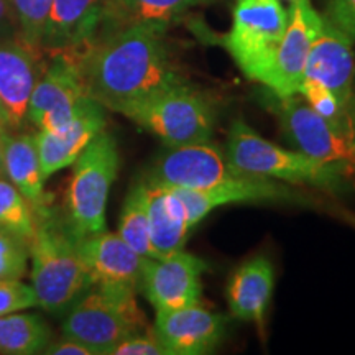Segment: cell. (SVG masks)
Wrapping results in <instances>:
<instances>
[{
    "instance_id": "6da1fadb",
    "label": "cell",
    "mask_w": 355,
    "mask_h": 355,
    "mask_svg": "<svg viewBox=\"0 0 355 355\" xmlns=\"http://www.w3.org/2000/svg\"><path fill=\"white\" fill-rule=\"evenodd\" d=\"M73 58L86 94L122 115L184 81L165 43V30L155 26L135 25L102 33Z\"/></svg>"
},
{
    "instance_id": "7a4b0ae2",
    "label": "cell",
    "mask_w": 355,
    "mask_h": 355,
    "mask_svg": "<svg viewBox=\"0 0 355 355\" xmlns=\"http://www.w3.org/2000/svg\"><path fill=\"white\" fill-rule=\"evenodd\" d=\"M38 212L37 230L28 243L32 288L38 306L48 313L61 314L94 282L78 248V239L68 224L56 222L50 212L44 211V206Z\"/></svg>"
},
{
    "instance_id": "3957f363",
    "label": "cell",
    "mask_w": 355,
    "mask_h": 355,
    "mask_svg": "<svg viewBox=\"0 0 355 355\" xmlns=\"http://www.w3.org/2000/svg\"><path fill=\"white\" fill-rule=\"evenodd\" d=\"M61 329L63 336L81 340L96 355H109L122 340L150 327L135 291L92 285L66 311Z\"/></svg>"
},
{
    "instance_id": "277c9868",
    "label": "cell",
    "mask_w": 355,
    "mask_h": 355,
    "mask_svg": "<svg viewBox=\"0 0 355 355\" xmlns=\"http://www.w3.org/2000/svg\"><path fill=\"white\" fill-rule=\"evenodd\" d=\"M225 153L239 171L265 180L336 189L345 175L340 168L316 162L298 150L293 152L272 144L242 119L230 125Z\"/></svg>"
},
{
    "instance_id": "5b68a950",
    "label": "cell",
    "mask_w": 355,
    "mask_h": 355,
    "mask_svg": "<svg viewBox=\"0 0 355 355\" xmlns=\"http://www.w3.org/2000/svg\"><path fill=\"white\" fill-rule=\"evenodd\" d=\"M117 141L102 130L73 163L66 224L81 239L105 230V207L119 171Z\"/></svg>"
},
{
    "instance_id": "8992f818",
    "label": "cell",
    "mask_w": 355,
    "mask_h": 355,
    "mask_svg": "<svg viewBox=\"0 0 355 355\" xmlns=\"http://www.w3.org/2000/svg\"><path fill=\"white\" fill-rule=\"evenodd\" d=\"M286 24L279 0H235L224 46L248 79L266 86Z\"/></svg>"
},
{
    "instance_id": "52a82bcc",
    "label": "cell",
    "mask_w": 355,
    "mask_h": 355,
    "mask_svg": "<svg viewBox=\"0 0 355 355\" xmlns=\"http://www.w3.org/2000/svg\"><path fill=\"white\" fill-rule=\"evenodd\" d=\"M125 117L157 135L166 146L202 144L214 133L211 104L186 81L141 102Z\"/></svg>"
},
{
    "instance_id": "ba28073f",
    "label": "cell",
    "mask_w": 355,
    "mask_h": 355,
    "mask_svg": "<svg viewBox=\"0 0 355 355\" xmlns=\"http://www.w3.org/2000/svg\"><path fill=\"white\" fill-rule=\"evenodd\" d=\"M273 96L279 125L285 137L298 152L316 162L337 166L345 173L355 170L352 140L340 135L306 102L301 94L286 97Z\"/></svg>"
},
{
    "instance_id": "9c48e42d",
    "label": "cell",
    "mask_w": 355,
    "mask_h": 355,
    "mask_svg": "<svg viewBox=\"0 0 355 355\" xmlns=\"http://www.w3.org/2000/svg\"><path fill=\"white\" fill-rule=\"evenodd\" d=\"M250 175L239 171L212 141L166 146L146 173L145 183L165 189H204Z\"/></svg>"
},
{
    "instance_id": "30bf717a",
    "label": "cell",
    "mask_w": 355,
    "mask_h": 355,
    "mask_svg": "<svg viewBox=\"0 0 355 355\" xmlns=\"http://www.w3.org/2000/svg\"><path fill=\"white\" fill-rule=\"evenodd\" d=\"M86 97L76 60L58 53L35 86L26 121L38 130L61 132L69 125Z\"/></svg>"
},
{
    "instance_id": "8fae6325",
    "label": "cell",
    "mask_w": 355,
    "mask_h": 355,
    "mask_svg": "<svg viewBox=\"0 0 355 355\" xmlns=\"http://www.w3.org/2000/svg\"><path fill=\"white\" fill-rule=\"evenodd\" d=\"M209 265L181 250L166 259H145L140 291L155 311H171L201 303V278Z\"/></svg>"
},
{
    "instance_id": "7c38bea8",
    "label": "cell",
    "mask_w": 355,
    "mask_h": 355,
    "mask_svg": "<svg viewBox=\"0 0 355 355\" xmlns=\"http://www.w3.org/2000/svg\"><path fill=\"white\" fill-rule=\"evenodd\" d=\"M324 17L319 15L311 0H293L288 10V24L266 87L278 97L298 94L304 78L311 46L321 32Z\"/></svg>"
},
{
    "instance_id": "4fadbf2b",
    "label": "cell",
    "mask_w": 355,
    "mask_h": 355,
    "mask_svg": "<svg viewBox=\"0 0 355 355\" xmlns=\"http://www.w3.org/2000/svg\"><path fill=\"white\" fill-rule=\"evenodd\" d=\"M42 51L20 38L0 40V102L13 130L26 121L35 86L46 69Z\"/></svg>"
},
{
    "instance_id": "5bb4252c",
    "label": "cell",
    "mask_w": 355,
    "mask_h": 355,
    "mask_svg": "<svg viewBox=\"0 0 355 355\" xmlns=\"http://www.w3.org/2000/svg\"><path fill=\"white\" fill-rule=\"evenodd\" d=\"M225 318L201 303L171 311H157L153 332L170 355L214 352L225 336Z\"/></svg>"
},
{
    "instance_id": "9a60e30c",
    "label": "cell",
    "mask_w": 355,
    "mask_h": 355,
    "mask_svg": "<svg viewBox=\"0 0 355 355\" xmlns=\"http://www.w3.org/2000/svg\"><path fill=\"white\" fill-rule=\"evenodd\" d=\"M352 43V40L345 37L337 26L324 19L321 32L311 46L303 79L329 89L340 104L355 115L352 109L355 101V58Z\"/></svg>"
},
{
    "instance_id": "2e32d148",
    "label": "cell",
    "mask_w": 355,
    "mask_h": 355,
    "mask_svg": "<svg viewBox=\"0 0 355 355\" xmlns=\"http://www.w3.org/2000/svg\"><path fill=\"white\" fill-rule=\"evenodd\" d=\"M78 248L94 285L139 291L145 257L137 254L119 234L102 232L78 239Z\"/></svg>"
},
{
    "instance_id": "e0dca14e",
    "label": "cell",
    "mask_w": 355,
    "mask_h": 355,
    "mask_svg": "<svg viewBox=\"0 0 355 355\" xmlns=\"http://www.w3.org/2000/svg\"><path fill=\"white\" fill-rule=\"evenodd\" d=\"M104 8L105 0H53L42 50L81 55L99 33Z\"/></svg>"
},
{
    "instance_id": "ac0fdd59",
    "label": "cell",
    "mask_w": 355,
    "mask_h": 355,
    "mask_svg": "<svg viewBox=\"0 0 355 355\" xmlns=\"http://www.w3.org/2000/svg\"><path fill=\"white\" fill-rule=\"evenodd\" d=\"M183 201L191 229L217 207L239 202L291 201L295 193L275 180L245 176L204 189H173Z\"/></svg>"
},
{
    "instance_id": "d6986e66",
    "label": "cell",
    "mask_w": 355,
    "mask_h": 355,
    "mask_svg": "<svg viewBox=\"0 0 355 355\" xmlns=\"http://www.w3.org/2000/svg\"><path fill=\"white\" fill-rule=\"evenodd\" d=\"M104 107L87 96L78 114L74 115V119L64 130H38L35 135V141H37L44 178L48 180L55 173L73 165L97 133L104 130Z\"/></svg>"
},
{
    "instance_id": "ffe728a7",
    "label": "cell",
    "mask_w": 355,
    "mask_h": 355,
    "mask_svg": "<svg viewBox=\"0 0 355 355\" xmlns=\"http://www.w3.org/2000/svg\"><path fill=\"white\" fill-rule=\"evenodd\" d=\"M275 268L266 257H254L235 270L227 285L232 316L263 326L273 295Z\"/></svg>"
},
{
    "instance_id": "44dd1931",
    "label": "cell",
    "mask_w": 355,
    "mask_h": 355,
    "mask_svg": "<svg viewBox=\"0 0 355 355\" xmlns=\"http://www.w3.org/2000/svg\"><path fill=\"white\" fill-rule=\"evenodd\" d=\"M145 183V181H144ZM150 241L155 259H166L184 250L191 225L183 201L173 189L145 183Z\"/></svg>"
},
{
    "instance_id": "7402d4cb",
    "label": "cell",
    "mask_w": 355,
    "mask_h": 355,
    "mask_svg": "<svg viewBox=\"0 0 355 355\" xmlns=\"http://www.w3.org/2000/svg\"><path fill=\"white\" fill-rule=\"evenodd\" d=\"M3 171L35 209L43 207L44 181L35 135L3 133Z\"/></svg>"
},
{
    "instance_id": "603a6c76",
    "label": "cell",
    "mask_w": 355,
    "mask_h": 355,
    "mask_svg": "<svg viewBox=\"0 0 355 355\" xmlns=\"http://www.w3.org/2000/svg\"><path fill=\"white\" fill-rule=\"evenodd\" d=\"M196 0H105L102 33L146 25L165 30Z\"/></svg>"
},
{
    "instance_id": "cb8c5ba5",
    "label": "cell",
    "mask_w": 355,
    "mask_h": 355,
    "mask_svg": "<svg viewBox=\"0 0 355 355\" xmlns=\"http://www.w3.org/2000/svg\"><path fill=\"white\" fill-rule=\"evenodd\" d=\"M53 339L48 322L38 314L12 313L0 316V354H43Z\"/></svg>"
},
{
    "instance_id": "d4e9b609",
    "label": "cell",
    "mask_w": 355,
    "mask_h": 355,
    "mask_svg": "<svg viewBox=\"0 0 355 355\" xmlns=\"http://www.w3.org/2000/svg\"><path fill=\"white\" fill-rule=\"evenodd\" d=\"M119 235L137 254L145 259H155L150 241V222L146 212L145 183L140 181L127 194L119 222Z\"/></svg>"
},
{
    "instance_id": "484cf974",
    "label": "cell",
    "mask_w": 355,
    "mask_h": 355,
    "mask_svg": "<svg viewBox=\"0 0 355 355\" xmlns=\"http://www.w3.org/2000/svg\"><path fill=\"white\" fill-rule=\"evenodd\" d=\"M0 227L10 230L26 243L37 230V212L10 181L0 178Z\"/></svg>"
},
{
    "instance_id": "4316f807",
    "label": "cell",
    "mask_w": 355,
    "mask_h": 355,
    "mask_svg": "<svg viewBox=\"0 0 355 355\" xmlns=\"http://www.w3.org/2000/svg\"><path fill=\"white\" fill-rule=\"evenodd\" d=\"M306 99V102L313 107L332 128H336L340 135L347 137L352 140L355 137V115L349 112L347 109L340 104L339 99L332 94L329 89L321 84L303 79L300 92Z\"/></svg>"
},
{
    "instance_id": "83f0119b",
    "label": "cell",
    "mask_w": 355,
    "mask_h": 355,
    "mask_svg": "<svg viewBox=\"0 0 355 355\" xmlns=\"http://www.w3.org/2000/svg\"><path fill=\"white\" fill-rule=\"evenodd\" d=\"M10 3L19 26V38L30 46L42 48L53 0H10Z\"/></svg>"
},
{
    "instance_id": "f1b7e54d",
    "label": "cell",
    "mask_w": 355,
    "mask_h": 355,
    "mask_svg": "<svg viewBox=\"0 0 355 355\" xmlns=\"http://www.w3.org/2000/svg\"><path fill=\"white\" fill-rule=\"evenodd\" d=\"M30 248L24 239L0 227V279H21L28 272Z\"/></svg>"
},
{
    "instance_id": "f546056e",
    "label": "cell",
    "mask_w": 355,
    "mask_h": 355,
    "mask_svg": "<svg viewBox=\"0 0 355 355\" xmlns=\"http://www.w3.org/2000/svg\"><path fill=\"white\" fill-rule=\"evenodd\" d=\"M38 306V298L32 286L21 279H0V316L32 309Z\"/></svg>"
},
{
    "instance_id": "4dcf8cb0",
    "label": "cell",
    "mask_w": 355,
    "mask_h": 355,
    "mask_svg": "<svg viewBox=\"0 0 355 355\" xmlns=\"http://www.w3.org/2000/svg\"><path fill=\"white\" fill-rule=\"evenodd\" d=\"M109 355H170V352L155 334L153 327H150L146 332L122 340L110 350Z\"/></svg>"
},
{
    "instance_id": "1f68e13d",
    "label": "cell",
    "mask_w": 355,
    "mask_h": 355,
    "mask_svg": "<svg viewBox=\"0 0 355 355\" xmlns=\"http://www.w3.org/2000/svg\"><path fill=\"white\" fill-rule=\"evenodd\" d=\"M324 19L355 42V0H327Z\"/></svg>"
},
{
    "instance_id": "d6a6232c",
    "label": "cell",
    "mask_w": 355,
    "mask_h": 355,
    "mask_svg": "<svg viewBox=\"0 0 355 355\" xmlns=\"http://www.w3.org/2000/svg\"><path fill=\"white\" fill-rule=\"evenodd\" d=\"M43 354L48 355H96L89 345H86L81 340L73 339V337L63 336L58 340H50V344L46 345L43 350Z\"/></svg>"
},
{
    "instance_id": "836d02e7",
    "label": "cell",
    "mask_w": 355,
    "mask_h": 355,
    "mask_svg": "<svg viewBox=\"0 0 355 355\" xmlns=\"http://www.w3.org/2000/svg\"><path fill=\"white\" fill-rule=\"evenodd\" d=\"M19 38L15 13L10 0H0V40Z\"/></svg>"
},
{
    "instance_id": "e575fe53",
    "label": "cell",
    "mask_w": 355,
    "mask_h": 355,
    "mask_svg": "<svg viewBox=\"0 0 355 355\" xmlns=\"http://www.w3.org/2000/svg\"><path fill=\"white\" fill-rule=\"evenodd\" d=\"M8 121H7V114H6V110H3V107H2V102H0V132H7L8 130Z\"/></svg>"
},
{
    "instance_id": "d590c367",
    "label": "cell",
    "mask_w": 355,
    "mask_h": 355,
    "mask_svg": "<svg viewBox=\"0 0 355 355\" xmlns=\"http://www.w3.org/2000/svg\"><path fill=\"white\" fill-rule=\"evenodd\" d=\"M3 133L0 132V175L3 173Z\"/></svg>"
},
{
    "instance_id": "8d00e7d4",
    "label": "cell",
    "mask_w": 355,
    "mask_h": 355,
    "mask_svg": "<svg viewBox=\"0 0 355 355\" xmlns=\"http://www.w3.org/2000/svg\"><path fill=\"white\" fill-rule=\"evenodd\" d=\"M343 217L347 222H350V224L355 225V216L354 214H350V212H343Z\"/></svg>"
},
{
    "instance_id": "74e56055",
    "label": "cell",
    "mask_w": 355,
    "mask_h": 355,
    "mask_svg": "<svg viewBox=\"0 0 355 355\" xmlns=\"http://www.w3.org/2000/svg\"><path fill=\"white\" fill-rule=\"evenodd\" d=\"M352 146H354V150H355V137L352 139Z\"/></svg>"
},
{
    "instance_id": "f35d334b",
    "label": "cell",
    "mask_w": 355,
    "mask_h": 355,
    "mask_svg": "<svg viewBox=\"0 0 355 355\" xmlns=\"http://www.w3.org/2000/svg\"><path fill=\"white\" fill-rule=\"evenodd\" d=\"M291 2H293V0H291Z\"/></svg>"
}]
</instances>
